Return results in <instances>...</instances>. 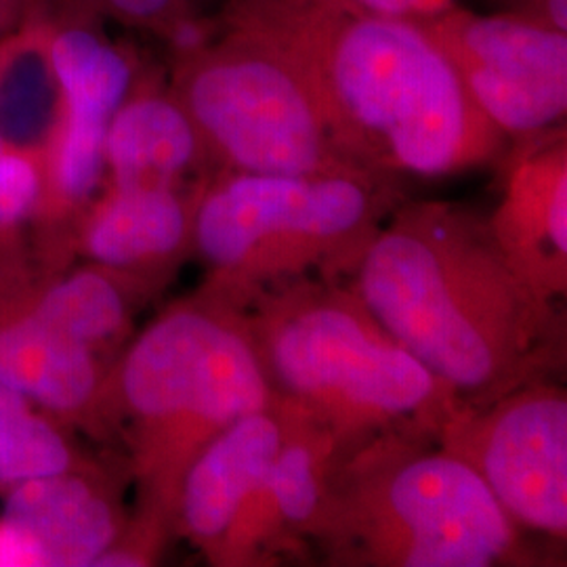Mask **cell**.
<instances>
[{"label": "cell", "instance_id": "603a6c76", "mask_svg": "<svg viewBox=\"0 0 567 567\" xmlns=\"http://www.w3.org/2000/svg\"><path fill=\"white\" fill-rule=\"evenodd\" d=\"M47 20L58 23H91L100 13V0H44Z\"/></svg>", "mask_w": 567, "mask_h": 567}, {"label": "cell", "instance_id": "5bb4252c", "mask_svg": "<svg viewBox=\"0 0 567 567\" xmlns=\"http://www.w3.org/2000/svg\"><path fill=\"white\" fill-rule=\"evenodd\" d=\"M282 442L278 402L224 429L192 461L183 475L175 536L189 540L210 566L224 548L244 508L264 486Z\"/></svg>", "mask_w": 567, "mask_h": 567}, {"label": "cell", "instance_id": "7c38bea8", "mask_svg": "<svg viewBox=\"0 0 567 567\" xmlns=\"http://www.w3.org/2000/svg\"><path fill=\"white\" fill-rule=\"evenodd\" d=\"M131 473L121 454L7 489L2 517L41 550L44 567H95L128 522L122 498Z\"/></svg>", "mask_w": 567, "mask_h": 567}, {"label": "cell", "instance_id": "d6986e66", "mask_svg": "<svg viewBox=\"0 0 567 567\" xmlns=\"http://www.w3.org/2000/svg\"><path fill=\"white\" fill-rule=\"evenodd\" d=\"M41 182L42 145L0 140V252L28 248Z\"/></svg>", "mask_w": 567, "mask_h": 567}, {"label": "cell", "instance_id": "30bf717a", "mask_svg": "<svg viewBox=\"0 0 567 567\" xmlns=\"http://www.w3.org/2000/svg\"><path fill=\"white\" fill-rule=\"evenodd\" d=\"M30 271L28 248L0 252V381L61 425L103 442V389L114 362L42 322L28 299Z\"/></svg>", "mask_w": 567, "mask_h": 567}, {"label": "cell", "instance_id": "52a82bcc", "mask_svg": "<svg viewBox=\"0 0 567 567\" xmlns=\"http://www.w3.org/2000/svg\"><path fill=\"white\" fill-rule=\"evenodd\" d=\"M175 97L204 150L238 173L370 177L330 135L307 81L276 61L187 55Z\"/></svg>", "mask_w": 567, "mask_h": 567}, {"label": "cell", "instance_id": "2e32d148", "mask_svg": "<svg viewBox=\"0 0 567 567\" xmlns=\"http://www.w3.org/2000/svg\"><path fill=\"white\" fill-rule=\"evenodd\" d=\"M163 290L161 284L82 261L60 271L32 265L28 299L61 337L114 362L133 337L137 313Z\"/></svg>", "mask_w": 567, "mask_h": 567}, {"label": "cell", "instance_id": "484cf974", "mask_svg": "<svg viewBox=\"0 0 567 567\" xmlns=\"http://www.w3.org/2000/svg\"><path fill=\"white\" fill-rule=\"evenodd\" d=\"M548 11L555 23V30L566 32L567 30V0H548Z\"/></svg>", "mask_w": 567, "mask_h": 567}, {"label": "cell", "instance_id": "3957f363", "mask_svg": "<svg viewBox=\"0 0 567 567\" xmlns=\"http://www.w3.org/2000/svg\"><path fill=\"white\" fill-rule=\"evenodd\" d=\"M243 309L276 400L324 426L339 454L391 435L435 440L461 408L341 280L278 284Z\"/></svg>", "mask_w": 567, "mask_h": 567}, {"label": "cell", "instance_id": "8992f818", "mask_svg": "<svg viewBox=\"0 0 567 567\" xmlns=\"http://www.w3.org/2000/svg\"><path fill=\"white\" fill-rule=\"evenodd\" d=\"M386 217L372 177L238 173L203 187L194 252L204 286L244 307L278 284L341 280Z\"/></svg>", "mask_w": 567, "mask_h": 567}, {"label": "cell", "instance_id": "d4e9b609", "mask_svg": "<svg viewBox=\"0 0 567 567\" xmlns=\"http://www.w3.org/2000/svg\"><path fill=\"white\" fill-rule=\"evenodd\" d=\"M28 408H32V404L21 393L0 381V421L11 414H18L21 410H28Z\"/></svg>", "mask_w": 567, "mask_h": 567}, {"label": "cell", "instance_id": "4fadbf2b", "mask_svg": "<svg viewBox=\"0 0 567 567\" xmlns=\"http://www.w3.org/2000/svg\"><path fill=\"white\" fill-rule=\"evenodd\" d=\"M203 189L102 185L74 231L76 261L168 286L194 255V219Z\"/></svg>", "mask_w": 567, "mask_h": 567}, {"label": "cell", "instance_id": "cb8c5ba5", "mask_svg": "<svg viewBox=\"0 0 567 567\" xmlns=\"http://www.w3.org/2000/svg\"><path fill=\"white\" fill-rule=\"evenodd\" d=\"M358 2L383 18H391V16H404L423 0H358Z\"/></svg>", "mask_w": 567, "mask_h": 567}, {"label": "cell", "instance_id": "ac0fdd59", "mask_svg": "<svg viewBox=\"0 0 567 567\" xmlns=\"http://www.w3.org/2000/svg\"><path fill=\"white\" fill-rule=\"evenodd\" d=\"M72 429L39 408H28L0 421V494L23 482L79 465L82 452Z\"/></svg>", "mask_w": 567, "mask_h": 567}, {"label": "cell", "instance_id": "277c9868", "mask_svg": "<svg viewBox=\"0 0 567 567\" xmlns=\"http://www.w3.org/2000/svg\"><path fill=\"white\" fill-rule=\"evenodd\" d=\"M309 543L332 566H532L540 555L482 477L433 437L391 435L334 458Z\"/></svg>", "mask_w": 567, "mask_h": 567}, {"label": "cell", "instance_id": "6da1fadb", "mask_svg": "<svg viewBox=\"0 0 567 567\" xmlns=\"http://www.w3.org/2000/svg\"><path fill=\"white\" fill-rule=\"evenodd\" d=\"M374 320L461 405L566 365V313L508 264L489 224L450 204L395 210L344 276Z\"/></svg>", "mask_w": 567, "mask_h": 567}, {"label": "cell", "instance_id": "5b68a950", "mask_svg": "<svg viewBox=\"0 0 567 567\" xmlns=\"http://www.w3.org/2000/svg\"><path fill=\"white\" fill-rule=\"evenodd\" d=\"M344 154L419 177L482 163L503 131L466 93L454 61L416 28L391 18L351 23L324 82H307Z\"/></svg>", "mask_w": 567, "mask_h": 567}, {"label": "cell", "instance_id": "7a4b0ae2", "mask_svg": "<svg viewBox=\"0 0 567 567\" xmlns=\"http://www.w3.org/2000/svg\"><path fill=\"white\" fill-rule=\"evenodd\" d=\"M274 405L243 307L204 284L164 307L122 347L103 389V444L122 446L135 513L175 536L187 466L231 423Z\"/></svg>", "mask_w": 567, "mask_h": 567}, {"label": "cell", "instance_id": "9a60e30c", "mask_svg": "<svg viewBox=\"0 0 567 567\" xmlns=\"http://www.w3.org/2000/svg\"><path fill=\"white\" fill-rule=\"evenodd\" d=\"M508 264L555 303L567 295L566 150L517 166L507 194L487 221Z\"/></svg>", "mask_w": 567, "mask_h": 567}, {"label": "cell", "instance_id": "9c48e42d", "mask_svg": "<svg viewBox=\"0 0 567 567\" xmlns=\"http://www.w3.org/2000/svg\"><path fill=\"white\" fill-rule=\"evenodd\" d=\"M435 440L482 477L524 534L566 545L567 395L557 379L461 405Z\"/></svg>", "mask_w": 567, "mask_h": 567}, {"label": "cell", "instance_id": "ffe728a7", "mask_svg": "<svg viewBox=\"0 0 567 567\" xmlns=\"http://www.w3.org/2000/svg\"><path fill=\"white\" fill-rule=\"evenodd\" d=\"M183 0H100V13H110L116 20L140 25H171L179 23Z\"/></svg>", "mask_w": 567, "mask_h": 567}, {"label": "cell", "instance_id": "44dd1931", "mask_svg": "<svg viewBox=\"0 0 567 567\" xmlns=\"http://www.w3.org/2000/svg\"><path fill=\"white\" fill-rule=\"evenodd\" d=\"M0 567H44L41 550L4 517H0Z\"/></svg>", "mask_w": 567, "mask_h": 567}, {"label": "cell", "instance_id": "e0dca14e", "mask_svg": "<svg viewBox=\"0 0 567 567\" xmlns=\"http://www.w3.org/2000/svg\"><path fill=\"white\" fill-rule=\"evenodd\" d=\"M204 152L194 122L175 95H135L131 86L105 133L103 185L183 187Z\"/></svg>", "mask_w": 567, "mask_h": 567}, {"label": "cell", "instance_id": "8fae6325", "mask_svg": "<svg viewBox=\"0 0 567 567\" xmlns=\"http://www.w3.org/2000/svg\"><path fill=\"white\" fill-rule=\"evenodd\" d=\"M458 74L482 114L503 133L532 135L567 110V39L511 20L471 21Z\"/></svg>", "mask_w": 567, "mask_h": 567}, {"label": "cell", "instance_id": "ba28073f", "mask_svg": "<svg viewBox=\"0 0 567 567\" xmlns=\"http://www.w3.org/2000/svg\"><path fill=\"white\" fill-rule=\"evenodd\" d=\"M47 30L58 97L42 142L41 194L28 225V255L37 269L60 271L76 264V224L102 189L105 133L133 86V68L91 23L47 20Z\"/></svg>", "mask_w": 567, "mask_h": 567}, {"label": "cell", "instance_id": "7402d4cb", "mask_svg": "<svg viewBox=\"0 0 567 567\" xmlns=\"http://www.w3.org/2000/svg\"><path fill=\"white\" fill-rule=\"evenodd\" d=\"M47 11L44 0H0V44Z\"/></svg>", "mask_w": 567, "mask_h": 567}]
</instances>
